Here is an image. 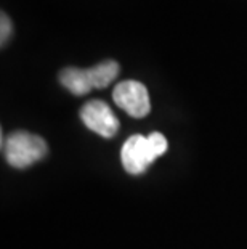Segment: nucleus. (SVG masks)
<instances>
[{"mask_svg": "<svg viewBox=\"0 0 247 249\" xmlns=\"http://www.w3.org/2000/svg\"><path fill=\"white\" fill-rule=\"evenodd\" d=\"M3 150L10 166L26 169L47 155V143L39 135L19 130L8 137L7 143H3Z\"/></svg>", "mask_w": 247, "mask_h": 249, "instance_id": "nucleus-1", "label": "nucleus"}, {"mask_svg": "<svg viewBox=\"0 0 247 249\" xmlns=\"http://www.w3.org/2000/svg\"><path fill=\"white\" fill-rule=\"evenodd\" d=\"M113 98L119 108L136 119L145 118L151 111L148 89L138 81L119 82L113 92Z\"/></svg>", "mask_w": 247, "mask_h": 249, "instance_id": "nucleus-2", "label": "nucleus"}, {"mask_svg": "<svg viewBox=\"0 0 247 249\" xmlns=\"http://www.w3.org/2000/svg\"><path fill=\"white\" fill-rule=\"evenodd\" d=\"M81 119L92 132L104 137V139H111L119 130L117 118L114 116L111 108L99 100H93V102L83 105L81 109Z\"/></svg>", "mask_w": 247, "mask_h": 249, "instance_id": "nucleus-3", "label": "nucleus"}, {"mask_svg": "<svg viewBox=\"0 0 247 249\" xmlns=\"http://www.w3.org/2000/svg\"><path fill=\"white\" fill-rule=\"evenodd\" d=\"M120 161L129 174H141L154 162V156L148 148V139L143 135H132L124 143L120 151Z\"/></svg>", "mask_w": 247, "mask_h": 249, "instance_id": "nucleus-4", "label": "nucleus"}, {"mask_svg": "<svg viewBox=\"0 0 247 249\" xmlns=\"http://www.w3.org/2000/svg\"><path fill=\"white\" fill-rule=\"evenodd\" d=\"M60 82L63 87H66L71 93L85 95L93 89L87 70H79V68H66L60 72Z\"/></svg>", "mask_w": 247, "mask_h": 249, "instance_id": "nucleus-5", "label": "nucleus"}, {"mask_svg": "<svg viewBox=\"0 0 247 249\" xmlns=\"http://www.w3.org/2000/svg\"><path fill=\"white\" fill-rule=\"evenodd\" d=\"M87 71H88V77H90L93 89H104L117 77L119 65L113 60H108L90 68V70H87Z\"/></svg>", "mask_w": 247, "mask_h": 249, "instance_id": "nucleus-6", "label": "nucleus"}, {"mask_svg": "<svg viewBox=\"0 0 247 249\" xmlns=\"http://www.w3.org/2000/svg\"><path fill=\"white\" fill-rule=\"evenodd\" d=\"M146 139H148V148H149L151 155L154 156V160L162 156L167 151V140L164 135L159 134V132H152V134L149 137H146Z\"/></svg>", "mask_w": 247, "mask_h": 249, "instance_id": "nucleus-7", "label": "nucleus"}, {"mask_svg": "<svg viewBox=\"0 0 247 249\" xmlns=\"http://www.w3.org/2000/svg\"><path fill=\"white\" fill-rule=\"evenodd\" d=\"M0 21H2V31H0V42H2V45H5V42L8 40L10 34H12V21H10V18L5 13H2V18H0Z\"/></svg>", "mask_w": 247, "mask_h": 249, "instance_id": "nucleus-8", "label": "nucleus"}]
</instances>
